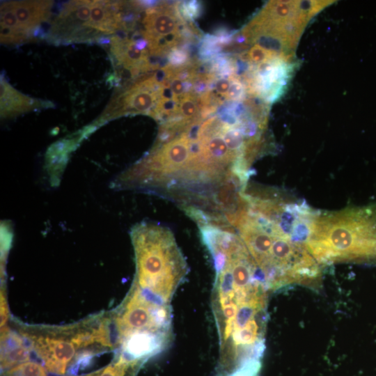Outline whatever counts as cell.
<instances>
[{
	"instance_id": "1",
	"label": "cell",
	"mask_w": 376,
	"mask_h": 376,
	"mask_svg": "<svg viewBox=\"0 0 376 376\" xmlns=\"http://www.w3.org/2000/svg\"><path fill=\"white\" fill-rule=\"evenodd\" d=\"M306 248L320 265L341 262L376 265V205L317 212Z\"/></svg>"
},
{
	"instance_id": "2",
	"label": "cell",
	"mask_w": 376,
	"mask_h": 376,
	"mask_svg": "<svg viewBox=\"0 0 376 376\" xmlns=\"http://www.w3.org/2000/svg\"><path fill=\"white\" fill-rule=\"evenodd\" d=\"M136 273L134 283L152 302L170 305L188 273L186 260L167 228L142 224L132 233Z\"/></svg>"
},
{
	"instance_id": "3",
	"label": "cell",
	"mask_w": 376,
	"mask_h": 376,
	"mask_svg": "<svg viewBox=\"0 0 376 376\" xmlns=\"http://www.w3.org/2000/svg\"><path fill=\"white\" fill-rule=\"evenodd\" d=\"M19 332L47 370L60 375L65 374L70 362L75 361L77 352L92 345L98 347L95 316L65 327L22 325Z\"/></svg>"
},
{
	"instance_id": "4",
	"label": "cell",
	"mask_w": 376,
	"mask_h": 376,
	"mask_svg": "<svg viewBox=\"0 0 376 376\" xmlns=\"http://www.w3.org/2000/svg\"><path fill=\"white\" fill-rule=\"evenodd\" d=\"M119 347L129 335L139 332L172 334L171 308L148 299L133 283L123 301L110 311Z\"/></svg>"
},
{
	"instance_id": "5",
	"label": "cell",
	"mask_w": 376,
	"mask_h": 376,
	"mask_svg": "<svg viewBox=\"0 0 376 376\" xmlns=\"http://www.w3.org/2000/svg\"><path fill=\"white\" fill-rule=\"evenodd\" d=\"M162 86L154 75L137 80L116 93L98 121L103 123L125 114L150 115L161 97Z\"/></svg>"
},
{
	"instance_id": "6",
	"label": "cell",
	"mask_w": 376,
	"mask_h": 376,
	"mask_svg": "<svg viewBox=\"0 0 376 376\" xmlns=\"http://www.w3.org/2000/svg\"><path fill=\"white\" fill-rule=\"evenodd\" d=\"M93 1H71L65 3L51 23L47 34L58 43L97 41L102 37L88 26Z\"/></svg>"
},
{
	"instance_id": "7",
	"label": "cell",
	"mask_w": 376,
	"mask_h": 376,
	"mask_svg": "<svg viewBox=\"0 0 376 376\" xmlns=\"http://www.w3.org/2000/svg\"><path fill=\"white\" fill-rule=\"evenodd\" d=\"M148 42L144 39L128 40L115 36L110 39V52L118 65L131 71L133 76L155 68L148 59Z\"/></svg>"
},
{
	"instance_id": "8",
	"label": "cell",
	"mask_w": 376,
	"mask_h": 376,
	"mask_svg": "<svg viewBox=\"0 0 376 376\" xmlns=\"http://www.w3.org/2000/svg\"><path fill=\"white\" fill-rule=\"evenodd\" d=\"M0 80L1 118L13 117L32 110L54 107L52 102L32 98L17 91L3 75H1Z\"/></svg>"
},
{
	"instance_id": "9",
	"label": "cell",
	"mask_w": 376,
	"mask_h": 376,
	"mask_svg": "<svg viewBox=\"0 0 376 376\" xmlns=\"http://www.w3.org/2000/svg\"><path fill=\"white\" fill-rule=\"evenodd\" d=\"M31 346L19 332L1 327V369L3 372L29 360Z\"/></svg>"
},
{
	"instance_id": "10",
	"label": "cell",
	"mask_w": 376,
	"mask_h": 376,
	"mask_svg": "<svg viewBox=\"0 0 376 376\" xmlns=\"http://www.w3.org/2000/svg\"><path fill=\"white\" fill-rule=\"evenodd\" d=\"M22 29L34 36L42 22L50 17L52 1H10Z\"/></svg>"
},
{
	"instance_id": "11",
	"label": "cell",
	"mask_w": 376,
	"mask_h": 376,
	"mask_svg": "<svg viewBox=\"0 0 376 376\" xmlns=\"http://www.w3.org/2000/svg\"><path fill=\"white\" fill-rule=\"evenodd\" d=\"M178 19L167 8H149L143 21L145 28L143 36L148 46L157 39L179 31Z\"/></svg>"
},
{
	"instance_id": "12",
	"label": "cell",
	"mask_w": 376,
	"mask_h": 376,
	"mask_svg": "<svg viewBox=\"0 0 376 376\" xmlns=\"http://www.w3.org/2000/svg\"><path fill=\"white\" fill-rule=\"evenodd\" d=\"M31 38L20 26L12 8L10 1L1 4V42L4 44H19Z\"/></svg>"
},
{
	"instance_id": "13",
	"label": "cell",
	"mask_w": 376,
	"mask_h": 376,
	"mask_svg": "<svg viewBox=\"0 0 376 376\" xmlns=\"http://www.w3.org/2000/svg\"><path fill=\"white\" fill-rule=\"evenodd\" d=\"M143 362L129 360L120 354L116 361L85 376H134Z\"/></svg>"
},
{
	"instance_id": "14",
	"label": "cell",
	"mask_w": 376,
	"mask_h": 376,
	"mask_svg": "<svg viewBox=\"0 0 376 376\" xmlns=\"http://www.w3.org/2000/svg\"><path fill=\"white\" fill-rule=\"evenodd\" d=\"M195 94L187 93L180 97L178 120L186 126L194 123L198 118V103Z\"/></svg>"
},
{
	"instance_id": "15",
	"label": "cell",
	"mask_w": 376,
	"mask_h": 376,
	"mask_svg": "<svg viewBox=\"0 0 376 376\" xmlns=\"http://www.w3.org/2000/svg\"><path fill=\"white\" fill-rule=\"evenodd\" d=\"M3 376H47V369L40 363L28 361L4 371Z\"/></svg>"
},
{
	"instance_id": "16",
	"label": "cell",
	"mask_w": 376,
	"mask_h": 376,
	"mask_svg": "<svg viewBox=\"0 0 376 376\" xmlns=\"http://www.w3.org/2000/svg\"><path fill=\"white\" fill-rule=\"evenodd\" d=\"M260 368V360L251 359L246 361L226 376H258Z\"/></svg>"
},
{
	"instance_id": "17",
	"label": "cell",
	"mask_w": 376,
	"mask_h": 376,
	"mask_svg": "<svg viewBox=\"0 0 376 376\" xmlns=\"http://www.w3.org/2000/svg\"><path fill=\"white\" fill-rule=\"evenodd\" d=\"M274 54L260 45H255L248 52L250 61L254 63H263L272 59Z\"/></svg>"
},
{
	"instance_id": "18",
	"label": "cell",
	"mask_w": 376,
	"mask_h": 376,
	"mask_svg": "<svg viewBox=\"0 0 376 376\" xmlns=\"http://www.w3.org/2000/svg\"><path fill=\"white\" fill-rule=\"evenodd\" d=\"M187 59V53L178 49H172L169 55V61L170 65L172 66H176V68L185 64Z\"/></svg>"
},
{
	"instance_id": "19",
	"label": "cell",
	"mask_w": 376,
	"mask_h": 376,
	"mask_svg": "<svg viewBox=\"0 0 376 376\" xmlns=\"http://www.w3.org/2000/svg\"><path fill=\"white\" fill-rule=\"evenodd\" d=\"M200 7L197 1H187L183 3L181 6V13L184 17L192 19L199 14Z\"/></svg>"
},
{
	"instance_id": "20",
	"label": "cell",
	"mask_w": 376,
	"mask_h": 376,
	"mask_svg": "<svg viewBox=\"0 0 376 376\" xmlns=\"http://www.w3.org/2000/svg\"><path fill=\"white\" fill-rule=\"evenodd\" d=\"M170 87L174 95L177 97H181L186 93L185 82L178 75H175L169 83Z\"/></svg>"
},
{
	"instance_id": "21",
	"label": "cell",
	"mask_w": 376,
	"mask_h": 376,
	"mask_svg": "<svg viewBox=\"0 0 376 376\" xmlns=\"http://www.w3.org/2000/svg\"><path fill=\"white\" fill-rule=\"evenodd\" d=\"M243 93L244 88L242 83L237 79H233L226 98L237 100L242 97Z\"/></svg>"
},
{
	"instance_id": "22",
	"label": "cell",
	"mask_w": 376,
	"mask_h": 376,
	"mask_svg": "<svg viewBox=\"0 0 376 376\" xmlns=\"http://www.w3.org/2000/svg\"><path fill=\"white\" fill-rule=\"evenodd\" d=\"M9 311L5 288L1 289V327L5 326L8 320Z\"/></svg>"
},
{
	"instance_id": "23",
	"label": "cell",
	"mask_w": 376,
	"mask_h": 376,
	"mask_svg": "<svg viewBox=\"0 0 376 376\" xmlns=\"http://www.w3.org/2000/svg\"><path fill=\"white\" fill-rule=\"evenodd\" d=\"M230 84L231 81L228 79H219L215 82V90L218 93L222 95L224 97H226L229 91Z\"/></svg>"
}]
</instances>
